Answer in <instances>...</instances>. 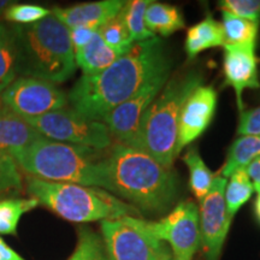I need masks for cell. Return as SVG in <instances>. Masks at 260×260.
Returning a JSON list of instances; mask_svg holds the SVG:
<instances>
[{
	"mask_svg": "<svg viewBox=\"0 0 260 260\" xmlns=\"http://www.w3.org/2000/svg\"><path fill=\"white\" fill-rule=\"evenodd\" d=\"M34 198H5L0 200V235H17L22 216L39 206Z\"/></svg>",
	"mask_w": 260,
	"mask_h": 260,
	"instance_id": "cell-23",
	"label": "cell"
},
{
	"mask_svg": "<svg viewBox=\"0 0 260 260\" xmlns=\"http://www.w3.org/2000/svg\"><path fill=\"white\" fill-rule=\"evenodd\" d=\"M219 46H224L223 27L211 15L187 30L184 48L189 59H194L205 50Z\"/></svg>",
	"mask_w": 260,
	"mask_h": 260,
	"instance_id": "cell-18",
	"label": "cell"
},
{
	"mask_svg": "<svg viewBox=\"0 0 260 260\" xmlns=\"http://www.w3.org/2000/svg\"><path fill=\"white\" fill-rule=\"evenodd\" d=\"M17 77L15 40L11 25L0 21V93Z\"/></svg>",
	"mask_w": 260,
	"mask_h": 260,
	"instance_id": "cell-26",
	"label": "cell"
},
{
	"mask_svg": "<svg viewBox=\"0 0 260 260\" xmlns=\"http://www.w3.org/2000/svg\"><path fill=\"white\" fill-rule=\"evenodd\" d=\"M0 260H25L10 247L0 236Z\"/></svg>",
	"mask_w": 260,
	"mask_h": 260,
	"instance_id": "cell-35",
	"label": "cell"
},
{
	"mask_svg": "<svg viewBox=\"0 0 260 260\" xmlns=\"http://www.w3.org/2000/svg\"><path fill=\"white\" fill-rule=\"evenodd\" d=\"M223 73L224 84L234 89L237 106L240 112H242V94L245 89H255L260 87L255 48L224 46Z\"/></svg>",
	"mask_w": 260,
	"mask_h": 260,
	"instance_id": "cell-14",
	"label": "cell"
},
{
	"mask_svg": "<svg viewBox=\"0 0 260 260\" xmlns=\"http://www.w3.org/2000/svg\"><path fill=\"white\" fill-rule=\"evenodd\" d=\"M51 15V10L37 4H21L12 3L3 14L9 23L12 25H29L38 23Z\"/></svg>",
	"mask_w": 260,
	"mask_h": 260,
	"instance_id": "cell-30",
	"label": "cell"
},
{
	"mask_svg": "<svg viewBox=\"0 0 260 260\" xmlns=\"http://www.w3.org/2000/svg\"><path fill=\"white\" fill-rule=\"evenodd\" d=\"M125 2L122 0H100L69 8H53L51 12L69 29L79 27L100 29L119 14Z\"/></svg>",
	"mask_w": 260,
	"mask_h": 260,
	"instance_id": "cell-15",
	"label": "cell"
},
{
	"mask_svg": "<svg viewBox=\"0 0 260 260\" xmlns=\"http://www.w3.org/2000/svg\"><path fill=\"white\" fill-rule=\"evenodd\" d=\"M23 189L21 169L11 154L0 149V200L12 198Z\"/></svg>",
	"mask_w": 260,
	"mask_h": 260,
	"instance_id": "cell-28",
	"label": "cell"
},
{
	"mask_svg": "<svg viewBox=\"0 0 260 260\" xmlns=\"http://www.w3.org/2000/svg\"><path fill=\"white\" fill-rule=\"evenodd\" d=\"M237 135L260 136V106L240 112Z\"/></svg>",
	"mask_w": 260,
	"mask_h": 260,
	"instance_id": "cell-32",
	"label": "cell"
},
{
	"mask_svg": "<svg viewBox=\"0 0 260 260\" xmlns=\"http://www.w3.org/2000/svg\"><path fill=\"white\" fill-rule=\"evenodd\" d=\"M103 152L41 138L12 157L27 176L100 188L112 194L107 154Z\"/></svg>",
	"mask_w": 260,
	"mask_h": 260,
	"instance_id": "cell-3",
	"label": "cell"
},
{
	"mask_svg": "<svg viewBox=\"0 0 260 260\" xmlns=\"http://www.w3.org/2000/svg\"><path fill=\"white\" fill-rule=\"evenodd\" d=\"M184 164L189 170V186L191 193L198 200H203L212 187L217 174L205 164L197 147H190L183 157Z\"/></svg>",
	"mask_w": 260,
	"mask_h": 260,
	"instance_id": "cell-22",
	"label": "cell"
},
{
	"mask_svg": "<svg viewBox=\"0 0 260 260\" xmlns=\"http://www.w3.org/2000/svg\"><path fill=\"white\" fill-rule=\"evenodd\" d=\"M145 24L152 34L170 37L175 31L186 27L183 16L174 5L151 2L145 12Z\"/></svg>",
	"mask_w": 260,
	"mask_h": 260,
	"instance_id": "cell-20",
	"label": "cell"
},
{
	"mask_svg": "<svg viewBox=\"0 0 260 260\" xmlns=\"http://www.w3.org/2000/svg\"><path fill=\"white\" fill-rule=\"evenodd\" d=\"M99 34L110 47L122 54L126 53L134 46V41L130 38L121 11L99 29Z\"/></svg>",
	"mask_w": 260,
	"mask_h": 260,
	"instance_id": "cell-29",
	"label": "cell"
},
{
	"mask_svg": "<svg viewBox=\"0 0 260 260\" xmlns=\"http://www.w3.org/2000/svg\"><path fill=\"white\" fill-rule=\"evenodd\" d=\"M149 4H151L149 0H133V2H125L121 10L126 29L134 44L157 37L152 34L145 24V12Z\"/></svg>",
	"mask_w": 260,
	"mask_h": 260,
	"instance_id": "cell-25",
	"label": "cell"
},
{
	"mask_svg": "<svg viewBox=\"0 0 260 260\" xmlns=\"http://www.w3.org/2000/svg\"><path fill=\"white\" fill-rule=\"evenodd\" d=\"M27 191L39 204L74 223L140 217V211L100 188L42 181L27 176Z\"/></svg>",
	"mask_w": 260,
	"mask_h": 260,
	"instance_id": "cell-6",
	"label": "cell"
},
{
	"mask_svg": "<svg viewBox=\"0 0 260 260\" xmlns=\"http://www.w3.org/2000/svg\"><path fill=\"white\" fill-rule=\"evenodd\" d=\"M45 139L61 144L106 151L113 139L103 122L93 121L74 109L54 110L42 116L24 118Z\"/></svg>",
	"mask_w": 260,
	"mask_h": 260,
	"instance_id": "cell-8",
	"label": "cell"
},
{
	"mask_svg": "<svg viewBox=\"0 0 260 260\" xmlns=\"http://www.w3.org/2000/svg\"><path fill=\"white\" fill-rule=\"evenodd\" d=\"M15 40L16 73L58 84L76 71L70 30L53 15L38 23L11 25Z\"/></svg>",
	"mask_w": 260,
	"mask_h": 260,
	"instance_id": "cell-4",
	"label": "cell"
},
{
	"mask_svg": "<svg viewBox=\"0 0 260 260\" xmlns=\"http://www.w3.org/2000/svg\"><path fill=\"white\" fill-rule=\"evenodd\" d=\"M172 260H175V259H174V258H172Z\"/></svg>",
	"mask_w": 260,
	"mask_h": 260,
	"instance_id": "cell-38",
	"label": "cell"
},
{
	"mask_svg": "<svg viewBox=\"0 0 260 260\" xmlns=\"http://www.w3.org/2000/svg\"><path fill=\"white\" fill-rule=\"evenodd\" d=\"M254 190L260 191V157L253 160L246 169Z\"/></svg>",
	"mask_w": 260,
	"mask_h": 260,
	"instance_id": "cell-34",
	"label": "cell"
},
{
	"mask_svg": "<svg viewBox=\"0 0 260 260\" xmlns=\"http://www.w3.org/2000/svg\"><path fill=\"white\" fill-rule=\"evenodd\" d=\"M41 136L23 117L0 102V149L14 155L23 151Z\"/></svg>",
	"mask_w": 260,
	"mask_h": 260,
	"instance_id": "cell-16",
	"label": "cell"
},
{
	"mask_svg": "<svg viewBox=\"0 0 260 260\" xmlns=\"http://www.w3.org/2000/svg\"><path fill=\"white\" fill-rule=\"evenodd\" d=\"M170 70L158 74L146 82L132 98L121 105L116 106L103 118V123L109 129L112 139L118 144L130 146L139 134L140 125L146 110L158 94L164 88L169 80Z\"/></svg>",
	"mask_w": 260,
	"mask_h": 260,
	"instance_id": "cell-11",
	"label": "cell"
},
{
	"mask_svg": "<svg viewBox=\"0 0 260 260\" xmlns=\"http://www.w3.org/2000/svg\"><path fill=\"white\" fill-rule=\"evenodd\" d=\"M0 102L23 118H30L67 107L68 94L54 83L18 76L0 93Z\"/></svg>",
	"mask_w": 260,
	"mask_h": 260,
	"instance_id": "cell-9",
	"label": "cell"
},
{
	"mask_svg": "<svg viewBox=\"0 0 260 260\" xmlns=\"http://www.w3.org/2000/svg\"><path fill=\"white\" fill-rule=\"evenodd\" d=\"M76 67L80 68L82 75H95L102 73L112 65L119 57L123 56L118 51L110 47L103 38L99 30L94 35L86 46L74 51Z\"/></svg>",
	"mask_w": 260,
	"mask_h": 260,
	"instance_id": "cell-17",
	"label": "cell"
},
{
	"mask_svg": "<svg viewBox=\"0 0 260 260\" xmlns=\"http://www.w3.org/2000/svg\"><path fill=\"white\" fill-rule=\"evenodd\" d=\"M219 8L237 17L260 23V0H222Z\"/></svg>",
	"mask_w": 260,
	"mask_h": 260,
	"instance_id": "cell-31",
	"label": "cell"
},
{
	"mask_svg": "<svg viewBox=\"0 0 260 260\" xmlns=\"http://www.w3.org/2000/svg\"><path fill=\"white\" fill-rule=\"evenodd\" d=\"M151 232L171 249L175 260H193L200 243L199 207L194 201H182L158 222H149Z\"/></svg>",
	"mask_w": 260,
	"mask_h": 260,
	"instance_id": "cell-10",
	"label": "cell"
},
{
	"mask_svg": "<svg viewBox=\"0 0 260 260\" xmlns=\"http://www.w3.org/2000/svg\"><path fill=\"white\" fill-rule=\"evenodd\" d=\"M70 30V40L73 44L74 51L79 50V48L86 46L88 42L92 40L94 35L99 29L94 28H87V27H79L69 29Z\"/></svg>",
	"mask_w": 260,
	"mask_h": 260,
	"instance_id": "cell-33",
	"label": "cell"
},
{
	"mask_svg": "<svg viewBox=\"0 0 260 260\" xmlns=\"http://www.w3.org/2000/svg\"><path fill=\"white\" fill-rule=\"evenodd\" d=\"M220 24L224 31V46L255 48L256 37L259 31L258 22L248 21L226 11H222V23Z\"/></svg>",
	"mask_w": 260,
	"mask_h": 260,
	"instance_id": "cell-21",
	"label": "cell"
},
{
	"mask_svg": "<svg viewBox=\"0 0 260 260\" xmlns=\"http://www.w3.org/2000/svg\"><path fill=\"white\" fill-rule=\"evenodd\" d=\"M217 107V92L212 86L200 84L181 110L177 128L176 157L182 149L204 134L212 122Z\"/></svg>",
	"mask_w": 260,
	"mask_h": 260,
	"instance_id": "cell-13",
	"label": "cell"
},
{
	"mask_svg": "<svg viewBox=\"0 0 260 260\" xmlns=\"http://www.w3.org/2000/svg\"><path fill=\"white\" fill-rule=\"evenodd\" d=\"M102 237L109 260H172L171 249L140 217L103 220Z\"/></svg>",
	"mask_w": 260,
	"mask_h": 260,
	"instance_id": "cell-7",
	"label": "cell"
},
{
	"mask_svg": "<svg viewBox=\"0 0 260 260\" xmlns=\"http://www.w3.org/2000/svg\"><path fill=\"white\" fill-rule=\"evenodd\" d=\"M112 194L139 211L162 212L176 200L178 178L141 149L115 142L107 153Z\"/></svg>",
	"mask_w": 260,
	"mask_h": 260,
	"instance_id": "cell-2",
	"label": "cell"
},
{
	"mask_svg": "<svg viewBox=\"0 0 260 260\" xmlns=\"http://www.w3.org/2000/svg\"><path fill=\"white\" fill-rule=\"evenodd\" d=\"M253 191H254V187L249 180L246 169L234 172L232 176L228 178L224 199H225L226 216L232 222L237 211L252 197Z\"/></svg>",
	"mask_w": 260,
	"mask_h": 260,
	"instance_id": "cell-24",
	"label": "cell"
},
{
	"mask_svg": "<svg viewBox=\"0 0 260 260\" xmlns=\"http://www.w3.org/2000/svg\"><path fill=\"white\" fill-rule=\"evenodd\" d=\"M165 70H170V61L160 39L136 42L102 73L82 75L68 93V104L87 118L102 122L116 106Z\"/></svg>",
	"mask_w": 260,
	"mask_h": 260,
	"instance_id": "cell-1",
	"label": "cell"
},
{
	"mask_svg": "<svg viewBox=\"0 0 260 260\" xmlns=\"http://www.w3.org/2000/svg\"><path fill=\"white\" fill-rule=\"evenodd\" d=\"M258 195H256L255 198V201H254V212H255V216L258 220L260 222V191H256Z\"/></svg>",
	"mask_w": 260,
	"mask_h": 260,
	"instance_id": "cell-36",
	"label": "cell"
},
{
	"mask_svg": "<svg viewBox=\"0 0 260 260\" xmlns=\"http://www.w3.org/2000/svg\"><path fill=\"white\" fill-rule=\"evenodd\" d=\"M226 178L217 174L209 194L200 200L199 224L200 241L207 260H218L232 220L226 216L225 191Z\"/></svg>",
	"mask_w": 260,
	"mask_h": 260,
	"instance_id": "cell-12",
	"label": "cell"
},
{
	"mask_svg": "<svg viewBox=\"0 0 260 260\" xmlns=\"http://www.w3.org/2000/svg\"><path fill=\"white\" fill-rule=\"evenodd\" d=\"M67 260H109L102 235L89 228H80L76 247Z\"/></svg>",
	"mask_w": 260,
	"mask_h": 260,
	"instance_id": "cell-27",
	"label": "cell"
},
{
	"mask_svg": "<svg viewBox=\"0 0 260 260\" xmlns=\"http://www.w3.org/2000/svg\"><path fill=\"white\" fill-rule=\"evenodd\" d=\"M203 82L198 71L175 75L146 110L139 134L130 147L141 149L162 167L172 169L176 159L177 128L181 110Z\"/></svg>",
	"mask_w": 260,
	"mask_h": 260,
	"instance_id": "cell-5",
	"label": "cell"
},
{
	"mask_svg": "<svg viewBox=\"0 0 260 260\" xmlns=\"http://www.w3.org/2000/svg\"><path fill=\"white\" fill-rule=\"evenodd\" d=\"M260 157V136H239L229 147L226 160L220 168L219 176L229 178L234 172L247 169L254 159Z\"/></svg>",
	"mask_w": 260,
	"mask_h": 260,
	"instance_id": "cell-19",
	"label": "cell"
},
{
	"mask_svg": "<svg viewBox=\"0 0 260 260\" xmlns=\"http://www.w3.org/2000/svg\"><path fill=\"white\" fill-rule=\"evenodd\" d=\"M14 2H9V0H0V16H3L4 11L8 6H10Z\"/></svg>",
	"mask_w": 260,
	"mask_h": 260,
	"instance_id": "cell-37",
	"label": "cell"
}]
</instances>
